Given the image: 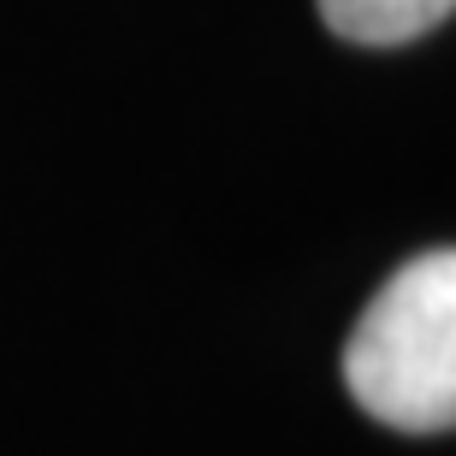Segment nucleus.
<instances>
[{"label":"nucleus","instance_id":"1","mask_svg":"<svg viewBox=\"0 0 456 456\" xmlns=\"http://www.w3.org/2000/svg\"><path fill=\"white\" fill-rule=\"evenodd\" d=\"M344 386L397 433L456 427V249H427L391 273L344 344Z\"/></svg>","mask_w":456,"mask_h":456},{"label":"nucleus","instance_id":"2","mask_svg":"<svg viewBox=\"0 0 456 456\" xmlns=\"http://www.w3.org/2000/svg\"><path fill=\"white\" fill-rule=\"evenodd\" d=\"M456 12V0H321V18L344 42H368V48H397L415 42L433 24Z\"/></svg>","mask_w":456,"mask_h":456}]
</instances>
